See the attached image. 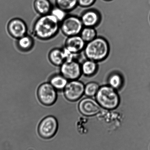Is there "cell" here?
Listing matches in <instances>:
<instances>
[{"mask_svg": "<svg viewBox=\"0 0 150 150\" xmlns=\"http://www.w3.org/2000/svg\"><path fill=\"white\" fill-rule=\"evenodd\" d=\"M60 26V22L51 14L40 16L34 23L32 33L40 40H50L58 35Z\"/></svg>", "mask_w": 150, "mask_h": 150, "instance_id": "1", "label": "cell"}, {"mask_svg": "<svg viewBox=\"0 0 150 150\" xmlns=\"http://www.w3.org/2000/svg\"><path fill=\"white\" fill-rule=\"evenodd\" d=\"M83 51L86 59L100 62L105 60L109 55V43L105 38L97 36L86 43Z\"/></svg>", "mask_w": 150, "mask_h": 150, "instance_id": "2", "label": "cell"}, {"mask_svg": "<svg viewBox=\"0 0 150 150\" xmlns=\"http://www.w3.org/2000/svg\"><path fill=\"white\" fill-rule=\"evenodd\" d=\"M110 86L100 88L96 95V101L100 106L106 109L117 108L120 103V98L117 92Z\"/></svg>", "mask_w": 150, "mask_h": 150, "instance_id": "3", "label": "cell"}, {"mask_svg": "<svg viewBox=\"0 0 150 150\" xmlns=\"http://www.w3.org/2000/svg\"><path fill=\"white\" fill-rule=\"evenodd\" d=\"M84 27L80 17L67 15L60 23V29L64 36L69 37L80 35Z\"/></svg>", "mask_w": 150, "mask_h": 150, "instance_id": "4", "label": "cell"}, {"mask_svg": "<svg viewBox=\"0 0 150 150\" xmlns=\"http://www.w3.org/2000/svg\"><path fill=\"white\" fill-rule=\"evenodd\" d=\"M58 122L55 117L48 116L42 119L38 127V133L41 137L45 139L54 137L58 130Z\"/></svg>", "mask_w": 150, "mask_h": 150, "instance_id": "5", "label": "cell"}, {"mask_svg": "<svg viewBox=\"0 0 150 150\" xmlns=\"http://www.w3.org/2000/svg\"><path fill=\"white\" fill-rule=\"evenodd\" d=\"M38 96L40 101L44 105H52L57 101V90L50 82L44 83L38 88Z\"/></svg>", "mask_w": 150, "mask_h": 150, "instance_id": "6", "label": "cell"}, {"mask_svg": "<svg viewBox=\"0 0 150 150\" xmlns=\"http://www.w3.org/2000/svg\"><path fill=\"white\" fill-rule=\"evenodd\" d=\"M60 72L67 80H77L82 74L81 64L76 60L67 61L60 66Z\"/></svg>", "mask_w": 150, "mask_h": 150, "instance_id": "7", "label": "cell"}, {"mask_svg": "<svg viewBox=\"0 0 150 150\" xmlns=\"http://www.w3.org/2000/svg\"><path fill=\"white\" fill-rule=\"evenodd\" d=\"M84 90V86L82 82L76 80H70L64 90V95L69 101H76L82 96Z\"/></svg>", "mask_w": 150, "mask_h": 150, "instance_id": "8", "label": "cell"}, {"mask_svg": "<svg viewBox=\"0 0 150 150\" xmlns=\"http://www.w3.org/2000/svg\"><path fill=\"white\" fill-rule=\"evenodd\" d=\"M7 30L11 37L17 40L27 34L28 28L24 21L19 18H15L9 21Z\"/></svg>", "mask_w": 150, "mask_h": 150, "instance_id": "9", "label": "cell"}, {"mask_svg": "<svg viewBox=\"0 0 150 150\" xmlns=\"http://www.w3.org/2000/svg\"><path fill=\"white\" fill-rule=\"evenodd\" d=\"M86 44L80 35H75L67 37L64 48L72 53L78 55L83 51Z\"/></svg>", "mask_w": 150, "mask_h": 150, "instance_id": "10", "label": "cell"}, {"mask_svg": "<svg viewBox=\"0 0 150 150\" xmlns=\"http://www.w3.org/2000/svg\"><path fill=\"white\" fill-rule=\"evenodd\" d=\"M79 108L80 112L86 116L95 115L100 110V106L97 101L91 98H85L81 101Z\"/></svg>", "mask_w": 150, "mask_h": 150, "instance_id": "11", "label": "cell"}, {"mask_svg": "<svg viewBox=\"0 0 150 150\" xmlns=\"http://www.w3.org/2000/svg\"><path fill=\"white\" fill-rule=\"evenodd\" d=\"M83 26L95 28L100 23V13L95 9H89L82 13L80 17Z\"/></svg>", "mask_w": 150, "mask_h": 150, "instance_id": "12", "label": "cell"}, {"mask_svg": "<svg viewBox=\"0 0 150 150\" xmlns=\"http://www.w3.org/2000/svg\"><path fill=\"white\" fill-rule=\"evenodd\" d=\"M48 58L53 65L60 67L67 60L65 50L64 48H53L48 53Z\"/></svg>", "mask_w": 150, "mask_h": 150, "instance_id": "13", "label": "cell"}, {"mask_svg": "<svg viewBox=\"0 0 150 150\" xmlns=\"http://www.w3.org/2000/svg\"><path fill=\"white\" fill-rule=\"evenodd\" d=\"M33 6L35 11L40 16L50 14L53 7L50 0H34Z\"/></svg>", "mask_w": 150, "mask_h": 150, "instance_id": "14", "label": "cell"}, {"mask_svg": "<svg viewBox=\"0 0 150 150\" xmlns=\"http://www.w3.org/2000/svg\"><path fill=\"white\" fill-rule=\"evenodd\" d=\"M18 48L21 51L28 52L31 50L34 45V40L31 36L28 34L24 35L17 40Z\"/></svg>", "mask_w": 150, "mask_h": 150, "instance_id": "15", "label": "cell"}, {"mask_svg": "<svg viewBox=\"0 0 150 150\" xmlns=\"http://www.w3.org/2000/svg\"><path fill=\"white\" fill-rule=\"evenodd\" d=\"M98 63L96 62L86 59L81 64L82 74L86 76L93 75L98 70Z\"/></svg>", "mask_w": 150, "mask_h": 150, "instance_id": "16", "label": "cell"}, {"mask_svg": "<svg viewBox=\"0 0 150 150\" xmlns=\"http://www.w3.org/2000/svg\"><path fill=\"white\" fill-rule=\"evenodd\" d=\"M68 82V80L61 73L53 75L50 80V83L57 91L64 90Z\"/></svg>", "mask_w": 150, "mask_h": 150, "instance_id": "17", "label": "cell"}, {"mask_svg": "<svg viewBox=\"0 0 150 150\" xmlns=\"http://www.w3.org/2000/svg\"><path fill=\"white\" fill-rule=\"evenodd\" d=\"M55 6L67 13L73 11L78 5V0H55Z\"/></svg>", "mask_w": 150, "mask_h": 150, "instance_id": "18", "label": "cell"}, {"mask_svg": "<svg viewBox=\"0 0 150 150\" xmlns=\"http://www.w3.org/2000/svg\"><path fill=\"white\" fill-rule=\"evenodd\" d=\"M79 35L86 43L92 41L98 36L95 28L85 26L82 29Z\"/></svg>", "mask_w": 150, "mask_h": 150, "instance_id": "19", "label": "cell"}, {"mask_svg": "<svg viewBox=\"0 0 150 150\" xmlns=\"http://www.w3.org/2000/svg\"><path fill=\"white\" fill-rule=\"evenodd\" d=\"M109 86L114 89H118L122 84V79L119 73H113L110 76L108 79Z\"/></svg>", "mask_w": 150, "mask_h": 150, "instance_id": "20", "label": "cell"}, {"mask_svg": "<svg viewBox=\"0 0 150 150\" xmlns=\"http://www.w3.org/2000/svg\"><path fill=\"white\" fill-rule=\"evenodd\" d=\"M99 89V85L95 82L88 83L85 87V95L89 97L95 96Z\"/></svg>", "mask_w": 150, "mask_h": 150, "instance_id": "21", "label": "cell"}, {"mask_svg": "<svg viewBox=\"0 0 150 150\" xmlns=\"http://www.w3.org/2000/svg\"><path fill=\"white\" fill-rule=\"evenodd\" d=\"M67 13L62 9L55 6L53 7L50 14L54 16L61 23L67 17Z\"/></svg>", "mask_w": 150, "mask_h": 150, "instance_id": "22", "label": "cell"}, {"mask_svg": "<svg viewBox=\"0 0 150 150\" xmlns=\"http://www.w3.org/2000/svg\"><path fill=\"white\" fill-rule=\"evenodd\" d=\"M96 0H78V5L83 8H88L95 4Z\"/></svg>", "mask_w": 150, "mask_h": 150, "instance_id": "23", "label": "cell"}, {"mask_svg": "<svg viewBox=\"0 0 150 150\" xmlns=\"http://www.w3.org/2000/svg\"><path fill=\"white\" fill-rule=\"evenodd\" d=\"M104 1H112V0H104Z\"/></svg>", "mask_w": 150, "mask_h": 150, "instance_id": "24", "label": "cell"}, {"mask_svg": "<svg viewBox=\"0 0 150 150\" xmlns=\"http://www.w3.org/2000/svg\"></svg>", "mask_w": 150, "mask_h": 150, "instance_id": "25", "label": "cell"}]
</instances>
